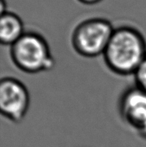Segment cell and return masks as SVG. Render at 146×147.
Wrapping results in <instances>:
<instances>
[{
    "label": "cell",
    "instance_id": "6",
    "mask_svg": "<svg viewBox=\"0 0 146 147\" xmlns=\"http://www.w3.org/2000/svg\"><path fill=\"white\" fill-rule=\"evenodd\" d=\"M24 34V24L19 16L8 11L1 14L0 41L3 45L11 47Z\"/></svg>",
    "mask_w": 146,
    "mask_h": 147
},
{
    "label": "cell",
    "instance_id": "8",
    "mask_svg": "<svg viewBox=\"0 0 146 147\" xmlns=\"http://www.w3.org/2000/svg\"><path fill=\"white\" fill-rule=\"evenodd\" d=\"M78 1L85 5H94L102 2V0H78Z\"/></svg>",
    "mask_w": 146,
    "mask_h": 147
},
{
    "label": "cell",
    "instance_id": "9",
    "mask_svg": "<svg viewBox=\"0 0 146 147\" xmlns=\"http://www.w3.org/2000/svg\"><path fill=\"white\" fill-rule=\"evenodd\" d=\"M5 6L6 7V3L5 0H1V14L3 13L6 12V8H5Z\"/></svg>",
    "mask_w": 146,
    "mask_h": 147
},
{
    "label": "cell",
    "instance_id": "5",
    "mask_svg": "<svg viewBox=\"0 0 146 147\" xmlns=\"http://www.w3.org/2000/svg\"><path fill=\"white\" fill-rule=\"evenodd\" d=\"M119 110L123 120L146 140V93L137 87H130L119 99Z\"/></svg>",
    "mask_w": 146,
    "mask_h": 147
},
{
    "label": "cell",
    "instance_id": "3",
    "mask_svg": "<svg viewBox=\"0 0 146 147\" xmlns=\"http://www.w3.org/2000/svg\"><path fill=\"white\" fill-rule=\"evenodd\" d=\"M114 30L110 21L104 18L85 20L72 32V47L78 54L87 58L103 55Z\"/></svg>",
    "mask_w": 146,
    "mask_h": 147
},
{
    "label": "cell",
    "instance_id": "1",
    "mask_svg": "<svg viewBox=\"0 0 146 147\" xmlns=\"http://www.w3.org/2000/svg\"><path fill=\"white\" fill-rule=\"evenodd\" d=\"M103 57L106 66L115 74L134 75L146 58L145 39L134 28H115Z\"/></svg>",
    "mask_w": 146,
    "mask_h": 147
},
{
    "label": "cell",
    "instance_id": "4",
    "mask_svg": "<svg viewBox=\"0 0 146 147\" xmlns=\"http://www.w3.org/2000/svg\"><path fill=\"white\" fill-rule=\"evenodd\" d=\"M30 105L27 87L13 77H4L0 82V112L3 117L19 123L26 117Z\"/></svg>",
    "mask_w": 146,
    "mask_h": 147
},
{
    "label": "cell",
    "instance_id": "7",
    "mask_svg": "<svg viewBox=\"0 0 146 147\" xmlns=\"http://www.w3.org/2000/svg\"><path fill=\"white\" fill-rule=\"evenodd\" d=\"M136 87L146 93V58L134 74Z\"/></svg>",
    "mask_w": 146,
    "mask_h": 147
},
{
    "label": "cell",
    "instance_id": "2",
    "mask_svg": "<svg viewBox=\"0 0 146 147\" xmlns=\"http://www.w3.org/2000/svg\"><path fill=\"white\" fill-rule=\"evenodd\" d=\"M10 57L14 65L28 74L50 71L55 65L46 40L33 32H24L10 47Z\"/></svg>",
    "mask_w": 146,
    "mask_h": 147
}]
</instances>
